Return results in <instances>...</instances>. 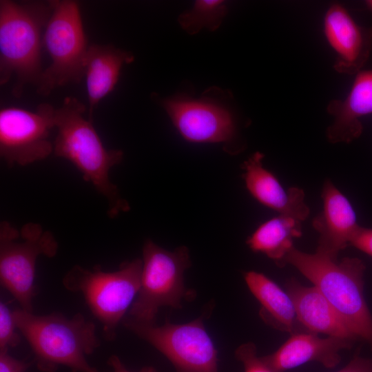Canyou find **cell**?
Listing matches in <instances>:
<instances>
[{
  "mask_svg": "<svg viewBox=\"0 0 372 372\" xmlns=\"http://www.w3.org/2000/svg\"><path fill=\"white\" fill-rule=\"evenodd\" d=\"M351 245L372 256V229L360 226Z\"/></svg>",
  "mask_w": 372,
  "mask_h": 372,
  "instance_id": "25",
  "label": "cell"
},
{
  "mask_svg": "<svg viewBox=\"0 0 372 372\" xmlns=\"http://www.w3.org/2000/svg\"><path fill=\"white\" fill-rule=\"evenodd\" d=\"M327 111L333 117L326 132L329 142L349 143L358 138L363 130L360 118L372 114V70L356 74L347 98L330 101Z\"/></svg>",
  "mask_w": 372,
  "mask_h": 372,
  "instance_id": "17",
  "label": "cell"
},
{
  "mask_svg": "<svg viewBox=\"0 0 372 372\" xmlns=\"http://www.w3.org/2000/svg\"><path fill=\"white\" fill-rule=\"evenodd\" d=\"M55 108L40 104L34 112L17 107L0 110V156L8 166H25L48 158L54 150L50 140Z\"/></svg>",
  "mask_w": 372,
  "mask_h": 372,
  "instance_id": "10",
  "label": "cell"
},
{
  "mask_svg": "<svg viewBox=\"0 0 372 372\" xmlns=\"http://www.w3.org/2000/svg\"><path fill=\"white\" fill-rule=\"evenodd\" d=\"M326 39L337 53L334 69L345 74H356L369 58L372 28L358 25L344 7L332 4L324 20Z\"/></svg>",
  "mask_w": 372,
  "mask_h": 372,
  "instance_id": "12",
  "label": "cell"
},
{
  "mask_svg": "<svg viewBox=\"0 0 372 372\" xmlns=\"http://www.w3.org/2000/svg\"><path fill=\"white\" fill-rule=\"evenodd\" d=\"M52 10V1H0V85L14 76L15 97L25 85H37L43 72L41 48Z\"/></svg>",
  "mask_w": 372,
  "mask_h": 372,
  "instance_id": "4",
  "label": "cell"
},
{
  "mask_svg": "<svg viewBox=\"0 0 372 372\" xmlns=\"http://www.w3.org/2000/svg\"><path fill=\"white\" fill-rule=\"evenodd\" d=\"M355 342L335 337L300 332L290 338L265 360L276 371L285 372L309 362H318L331 369L341 360L340 351L352 348Z\"/></svg>",
  "mask_w": 372,
  "mask_h": 372,
  "instance_id": "15",
  "label": "cell"
},
{
  "mask_svg": "<svg viewBox=\"0 0 372 372\" xmlns=\"http://www.w3.org/2000/svg\"><path fill=\"white\" fill-rule=\"evenodd\" d=\"M85 111V105L71 96L66 97L61 106L55 109L54 121L57 134L53 153L72 163L84 180L105 198L107 215L113 218L130 209L129 203L110 178L111 168L121 162L123 152L105 147L92 122L84 118Z\"/></svg>",
  "mask_w": 372,
  "mask_h": 372,
  "instance_id": "1",
  "label": "cell"
},
{
  "mask_svg": "<svg viewBox=\"0 0 372 372\" xmlns=\"http://www.w3.org/2000/svg\"><path fill=\"white\" fill-rule=\"evenodd\" d=\"M58 242L54 235L36 223L19 229L3 220L0 224V282L20 305L33 312L36 295V264L40 256L54 257Z\"/></svg>",
  "mask_w": 372,
  "mask_h": 372,
  "instance_id": "8",
  "label": "cell"
},
{
  "mask_svg": "<svg viewBox=\"0 0 372 372\" xmlns=\"http://www.w3.org/2000/svg\"><path fill=\"white\" fill-rule=\"evenodd\" d=\"M142 261L140 288L127 317L154 324L162 307L180 309L183 300L195 298V292L184 283V273L191 266L190 256L185 246L167 251L147 240Z\"/></svg>",
  "mask_w": 372,
  "mask_h": 372,
  "instance_id": "6",
  "label": "cell"
},
{
  "mask_svg": "<svg viewBox=\"0 0 372 372\" xmlns=\"http://www.w3.org/2000/svg\"><path fill=\"white\" fill-rule=\"evenodd\" d=\"M337 372H372V358L361 357L357 354Z\"/></svg>",
  "mask_w": 372,
  "mask_h": 372,
  "instance_id": "26",
  "label": "cell"
},
{
  "mask_svg": "<svg viewBox=\"0 0 372 372\" xmlns=\"http://www.w3.org/2000/svg\"><path fill=\"white\" fill-rule=\"evenodd\" d=\"M134 60L132 53L112 45H89L84 61V77L90 121L101 100L114 90L123 65Z\"/></svg>",
  "mask_w": 372,
  "mask_h": 372,
  "instance_id": "18",
  "label": "cell"
},
{
  "mask_svg": "<svg viewBox=\"0 0 372 372\" xmlns=\"http://www.w3.org/2000/svg\"><path fill=\"white\" fill-rule=\"evenodd\" d=\"M263 154L256 152L242 163V178L247 189L263 205L280 214L304 220L310 210L304 202V191L297 187L285 189L278 178L263 167Z\"/></svg>",
  "mask_w": 372,
  "mask_h": 372,
  "instance_id": "14",
  "label": "cell"
},
{
  "mask_svg": "<svg viewBox=\"0 0 372 372\" xmlns=\"http://www.w3.org/2000/svg\"><path fill=\"white\" fill-rule=\"evenodd\" d=\"M107 364L112 369L113 372H132L125 367L121 359L115 355L110 357ZM138 372H157V371L152 366H145Z\"/></svg>",
  "mask_w": 372,
  "mask_h": 372,
  "instance_id": "27",
  "label": "cell"
},
{
  "mask_svg": "<svg viewBox=\"0 0 372 372\" xmlns=\"http://www.w3.org/2000/svg\"><path fill=\"white\" fill-rule=\"evenodd\" d=\"M236 358L242 362L244 372H276L257 354L256 346L251 342L243 343L235 351Z\"/></svg>",
  "mask_w": 372,
  "mask_h": 372,
  "instance_id": "23",
  "label": "cell"
},
{
  "mask_svg": "<svg viewBox=\"0 0 372 372\" xmlns=\"http://www.w3.org/2000/svg\"><path fill=\"white\" fill-rule=\"evenodd\" d=\"M13 316L41 371L55 372L64 366L72 372H99L87 356L100 346V340L94 323L81 313L71 318L60 313L36 315L19 308Z\"/></svg>",
  "mask_w": 372,
  "mask_h": 372,
  "instance_id": "2",
  "label": "cell"
},
{
  "mask_svg": "<svg viewBox=\"0 0 372 372\" xmlns=\"http://www.w3.org/2000/svg\"><path fill=\"white\" fill-rule=\"evenodd\" d=\"M366 4L367 8L372 12V1H366Z\"/></svg>",
  "mask_w": 372,
  "mask_h": 372,
  "instance_id": "28",
  "label": "cell"
},
{
  "mask_svg": "<svg viewBox=\"0 0 372 372\" xmlns=\"http://www.w3.org/2000/svg\"><path fill=\"white\" fill-rule=\"evenodd\" d=\"M52 4L43 38L51 63L43 70L36 85L37 93L43 96L59 87L82 80L89 47L79 2L53 0Z\"/></svg>",
  "mask_w": 372,
  "mask_h": 372,
  "instance_id": "7",
  "label": "cell"
},
{
  "mask_svg": "<svg viewBox=\"0 0 372 372\" xmlns=\"http://www.w3.org/2000/svg\"><path fill=\"white\" fill-rule=\"evenodd\" d=\"M227 12L224 1L199 0L193 7L179 15L181 28L189 34H195L203 29L214 31L218 28Z\"/></svg>",
  "mask_w": 372,
  "mask_h": 372,
  "instance_id": "21",
  "label": "cell"
},
{
  "mask_svg": "<svg viewBox=\"0 0 372 372\" xmlns=\"http://www.w3.org/2000/svg\"><path fill=\"white\" fill-rule=\"evenodd\" d=\"M244 278L249 291L261 305L259 314L266 324L291 335L302 332L300 327L306 331L297 319L293 303L287 291L257 271L246 272Z\"/></svg>",
  "mask_w": 372,
  "mask_h": 372,
  "instance_id": "19",
  "label": "cell"
},
{
  "mask_svg": "<svg viewBox=\"0 0 372 372\" xmlns=\"http://www.w3.org/2000/svg\"><path fill=\"white\" fill-rule=\"evenodd\" d=\"M211 309L208 307L200 317L184 324L166 320L163 325L156 326L128 317L122 323L163 353L176 372H218V351L204 324Z\"/></svg>",
  "mask_w": 372,
  "mask_h": 372,
  "instance_id": "9",
  "label": "cell"
},
{
  "mask_svg": "<svg viewBox=\"0 0 372 372\" xmlns=\"http://www.w3.org/2000/svg\"><path fill=\"white\" fill-rule=\"evenodd\" d=\"M286 290L293 303L297 319L307 332L358 341L316 287H307L291 278L286 282Z\"/></svg>",
  "mask_w": 372,
  "mask_h": 372,
  "instance_id": "16",
  "label": "cell"
},
{
  "mask_svg": "<svg viewBox=\"0 0 372 372\" xmlns=\"http://www.w3.org/2000/svg\"><path fill=\"white\" fill-rule=\"evenodd\" d=\"M213 89L198 99L178 94L161 100L180 135L191 143H229L237 136L234 113Z\"/></svg>",
  "mask_w": 372,
  "mask_h": 372,
  "instance_id": "11",
  "label": "cell"
},
{
  "mask_svg": "<svg viewBox=\"0 0 372 372\" xmlns=\"http://www.w3.org/2000/svg\"><path fill=\"white\" fill-rule=\"evenodd\" d=\"M8 351H0V372H25L31 362L10 355Z\"/></svg>",
  "mask_w": 372,
  "mask_h": 372,
  "instance_id": "24",
  "label": "cell"
},
{
  "mask_svg": "<svg viewBox=\"0 0 372 372\" xmlns=\"http://www.w3.org/2000/svg\"><path fill=\"white\" fill-rule=\"evenodd\" d=\"M300 220L280 214L261 224L247 238V244L254 252L265 254L279 267L294 247L293 240L302 236Z\"/></svg>",
  "mask_w": 372,
  "mask_h": 372,
  "instance_id": "20",
  "label": "cell"
},
{
  "mask_svg": "<svg viewBox=\"0 0 372 372\" xmlns=\"http://www.w3.org/2000/svg\"><path fill=\"white\" fill-rule=\"evenodd\" d=\"M142 267L140 258L125 262L114 271H105L98 265L87 269L76 265L62 282L68 291L82 294L102 325L105 338L111 341L138 294Z\"/></svg>",
  "mask_w": 372,
  "mask_h": 372,
  "instance_id": "5",
  "label": "cell"
},
{
  "mask_svg": "<svg viewBox=\"0 0 372 372\" xmlns=\"http://www.w3.org/2000/svg\"><path fill=\"white\" fill-rule=\"evenodd\" d=\"M321 197L322 210L312 222L319 234L316 252L337 259L360 226L351 203L330 180L324 181Z\"/></svg>",
  "mask_w": 372,
  "mask_h": 372,
  "instance_id": "13",
  "label": "cell"
},
{
  "mask_svg": "<svg viewBox=\"0 0 372 372\" xmlns=\"http://www.w3.org/2000/svg\"><path fill=\"white\" fill-rule=\"evenodd\" d=\"M13 311L3 302H0V351L17 347L21 341Z\"/></svg>",
  "mask_w": 372,
  "mask_h": 372,
  "instance_id": "22",
  "label": "cell"
},
{
  "mask_svg": "<svg viewBox=\"0 0 372 372\" xmlns=\"http://www.w3.org/2000/svg\"><path fill=\"white\" fill-rule=\"evenodd\" d=\"M294 267L327 298L346 326L372 349V315L364 294L366 266L358 258L338 261L324 254H309L295 247L285 258L282 267Z\"/></svg>",
  "mask_w": 372,
  "mask_h": 372,
  "instance_id": "3",
  "label": "cell"
}]
</instances>
